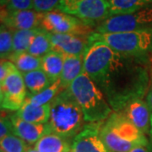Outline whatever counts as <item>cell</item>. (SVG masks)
Listing matches in <instances>:
<instances>
[{
  "mask_svg": "<svg viewBox=\"0 0 152 152\" xmlns=\"http://www.w3.org/2000/svg\"><path fill=\"white\" fill-rule=\"evenodd\" d=\"M84 72L102 92L113 112L144 98L149 86L146 57L120 53L102 42H89Z\"/></svg>",
  "mask_w": 152,
  "mask_h": 152,
  "instance_id": "obj_1",
  "label": "cell"
},
{
  "mask_svg": "<svg viewBox=\"0 0 152 152\" xmlns=\"http://www.w3.org/2000/svg\"><path fill=\"white\" fill-rule=\"evenodd\" d=\"M100 136L111 152H127L150 143L147 136L122 112H113L103 122Z\"/></svg>",
  "mask_w": 152,
  "mask_h": 152,
  "instance_id": "obj_2",
  "label": "cell"
},
{
  "mask_svg": "<svg viewBox=\"0 0 152 152\" xmlns=\"http://www.w3.org/2000/svg\"><path fill=\"white\" fill-rule=\"evenodd\" d=\"M85 118L81 108L70 89H64L53 99L50 107L48 125L52 133L70 140L84 128Z\"/></svg>",
  "mask_w": 152,
  "mask_h": 152,
  "instance_id": "obj_3",
  "label": "cell"
},
{
  "mask_svg": "<svg viewBox=\"0 0 152 152\" xmlns=\"http://www.w3.org/2000/svg\"><path fill=\"white\" fill-rule=\"evenodd\" d=\"M69 89L86 123L103 122L113 113V111L101 90L85 72L71 84Z\"/></svg>",
  "mask_w": 152,
  "mask_h": 152,
  "instance_id": "obj_4",
  "label": "cell"
},
{
  "mask_svg": "<svg viewBox=\"0 0 152 152\" xmlns=\"http://www.w3.org/2000/svg\"><path fill=\"white\" fill-rule=\"evenodd\" d=\"M89 42H102L116 52L129 56L146 57L152 53V28L129 32L92 33Z\"/></svg>",
  "mask_w": 152,
  "mask_h": 152,
  "instance_id": "obj_5",
  "label": "cell"
},
{
  "mask_svg": "<svg viewBox=\"0 0 152 152\" xmlns=\"http://www.w3.org/2000/svg\"><path fill=\"white\" fill-rule=\"evenodd\" d=\"M57 10L76 17L92 27H96L110 17L107 0H60Z\"/></svg>",
  "mask_w": 152,
  "mask_h": 152,
  "instance_id": "obj_6",
  "label": "cell"
},
{
  "mask_svg": "<svg viewBox=\"0 0 152 152\" xmlns=\"http://www.w3.org/2000/svg\"><path fill=\"white\" fill-rule=\"evenodd\" d=\"M152 28V4L136 12L108 17L96 27L97 33L129 32Z\"/></svg>",
  "mask_w": 152,
  "mask_h": 152,
  "instance_id": "obj_7",
  "label": "cell"
},
{
  "mask_svg": "<svg viewBox=\"0 0 152 152\" xmlns=\"http://www.w3.org/2000/svg\"><path fill=\"white\" fill-rule=\"evenodd\" d=\"M41 27L52 34H70L85 37L95 32L92 26L58 10L45 13Z\"/></svg>",
  "mask_w": 152,
  "mask_h": 152,
  "instance_id": "obj_8",
  "label": "cell"
},
{
  "mask_svg": "<svg viewBox=\"0 0 152 152\" xmlns=\"http://www.w3.org/2000/svg\"><path fill=\"white\" fill-rule=\"evenodd\" d=\"M26 90L23 75L16 69L4 83L0 84L1 109L13 112L19 111L27 98Z\"/></svg>",
  "mask_w": 152,
  "mask_h": 152,
  "instance_id": "obj_9",
  "label": "cell"
},
{
  "mask_svg": "<svg viewBox=\"0 0 152 152\" xmlns=\"http://www.w3.org/2000/svg\"><path fill=\"white\" fill-rule=\"evenodd\" d=\"M103 122L89 123L85 125L72 140L73 152H111L100 136Z\"/></svg>",
  "mask_w": 152,
  "mask_h": 152,
  "instance_id": "obj_10",
  "label": "cell"
},
{
  "mask_svg": "<svg viewBox=\"0 0 152 152\" xmlns=\"http://www.w3.org/2000/svg\"><path fill=\"white\" fill-rule=\"evenodd\" d=\"M44 14L34 10H8L2 8L1 21L10 30H33L41 27Z\"/></svg>",
  "mask_w": 152,
  "mask_h": 152,
  "instance_id": "obj_11",
  "label": "cell"
},
{
  "mask_svg": "<svg viewBox=\"0 0 152 152\" xmlns=\"http://www.w3.org/2000/svg\"><path fill=\"white\" fill-rule=\"evenodd\" d=\"M122 112L145 135L150 136L152 129V113L143 98H137L131 101L125 106Z\"/></svg>",
  "mask_w": 152,
  "mask_h": 152,
  "instance_id": "obj_12",
  "label": "cell"
},
{
  "mask_svg": "<svg viewBox=\"0 0 152 152\" xmlns=\"http://www.w3.org/2000/svg\"><path fill=\"white\" fill-rule=\"evenodd\" d=\"M53 50L64 56L84 55L89 46V37L70 34L50 33Z\"/></svg>",
  "mask_w": 152,
  "mask_h": 152,
  "instance_id": "obj_13",
  "label": "cell"
},
{
  "mask_svg": "<svg viewBox=\"0 0 152 152\" xmlns=\"http://www.w3.org/2000/svg\"><path fill=\"white\" fill-rule=\"evenodd\" d=\"M10 118L13 126V134L20 138L28 145H35L42 137L51 133L48 124H37L29 123L21 119L15 113L11 115Z\"/></svg>",
  "mask_w": 152,
  "mask_h": 152,
  "instance_id": "obj_14",
  "label": "cell"
},
{
  "mask_svg": "<svg viewBox=\"0 0 152 152\" xmlns=\"http://www.w3.org/2000/svg\"><path fill=\"white\" fill-rule=\"evenodd\" d=\"M84 72V55L64 56V67L60 76L61 86L64 90Z\"/></svg>",
  "mask_w": 152,
  "mask_h": 152,
  "instance_id": "obj_15",
  "label": "cell"
},
{
  "mask_svg": "<svg viewBox=\"0 0 152 152\" xmlns=\"http://www.w3.org/2000/svg\"><path fill=\"white\" fill-rule=\"evenodd\" d=\"M50 107L51 103L37 106L26 101L21 108L17 111L15 114L21 119L29 123L45 124L48 123L50 118Z\"/></svg>",
  "mask_w": 152,
  "mask_h": 152,
  "instance_id": "obj_16",
  "label": "cell"
},
{
  "mask_svg": "<svg viewBox=\"0 0 152 152\" xmlns=\"http://www.w3.org/2000/svg\"><path fill=\"white\" fill-rule=\"evenodd\" d=\"M34 146L39 152H69L71 150L69 140L52 132L42 137Z\"/></svg>",
  "mask_w": 152,
  "mask_h": 152,
  "instance_id": "obj_17",
  "label": "cell"
},
{
  "mask_svg": "<svg viewBox=\"0 0 152 152\" xmlns=\"http://www.w3.org/2000/svg\"><path fill=\"white\" fill-rule=\"evenodd\" d=\"M23 79L29 93L27 96H35L43 91L52 85V80L42 69L22 74Z\"/></svg>",
  "mask_w": 152,
  "mask_h": 152,
  "instance_id": "obj_18",
  "label": "cell"
},
{
  "mask_svg": "<svg viewBox=\"0 0 152 152\" xmlns=\"http://www.w3.org/2000/svg\"><path fill=\"white\" fill-rule=\"evenodd\" d=\"M64 60V56L53 50L42 58V69L48 75L53 83L60 79Z\"/></svg>",
  "mask_w": 152,
  "mask_h": 152,
  "instance_id": "obj_19",
  "label": "cell"
},
{
  "mask_svg": "<svg viewBox=\"0 0 152 152\" xmlns=\"http://www.w3.org/2000/svg\"><path fill=\"white\" fill-rule=\"evenodd\" d=\"M110 16L136 12L145 6L152 4V0H107Z\"/></svg>",
  "mask_w": 152,
  "mask_h": 152,
  "instance_id": "obj_20",
  "label": "cell"
},
{
  "mask_svg": "<svg viewBox=\"0 0 152 152\" xmlns=\"http://www.w3.org/2000/svg\"><path fill=\"white\" fill-rule=\"evenodd\" d=\"M51 51H53V44L50 33L41 27L33 38L27 53L38 58H42Z\"/></svg>",
  "mask_w": 152,
  "mask_h": 152,
  "instance_id": "obj_21",
  "label": "cell"
},
{
  "mask_svg": "<svg viewBox=\"0 0 152 152\" xmlns=\"http://www.w3.org/2000/svg\"><path fill=\"white\" fill-rule=\"evenodd\" d=\"M21 74L42 69V58H38L29 53L12 54L9 58Z\"/></svg>",
  "mask_w": 152,
  "mask_h": 152,
  "instance_id": "obj_22",
  "label": "cell"
},
{
  "mask_svg": "<svg viewBox=\"0 0 152 152\" xmlns=\"http://www.w3.org/2000/svg\"><path fill=\"white\" fill-rule=\"evenodd\" d=\"M40 28L13 31V54H20L28 52L33 38L37 34Z\"/></svg>",
  "mask_w": 152,
  "mask_h": 152,
  "instance_id": "obj_23",
  "label": "cell"
},
{
  "mask_svg": "<svg viewBox=\"0 0 152 152\" xmlns=\"http://www.w3.org/2000/svg\"><path fill=\"white\" fill-rule=\"evenodd\" d=\"M64 89L61 86V81L60 79L57 81L52 83V85L48 87L43 91L37 94L35 96H27L26 100L30 103L37 105V106H43L47 104L51 103L58 94H59Z\"/></svg>",
  "mask_w": 152,
  "mask_h": 152,
  "instance_id": "obj_24",
  "label": "cell"
},
{
  "mask_svg": "<svg viewBox=\"0 0 152 152\" xmlns=\"http://www.w3.org/2000/svg\"><path fill=\"white\" fill-rule=\"evenodd\" d=\"M13 54V30L1 24L0 28V57L1 59H9Z\"/></svg>",
  "mask_w": 152,
  "mask_h": 152,
  "instance_id": "obj_25",
  "label": "cell"
},
{
  "mask_svg": "<svg viewBox=\"0 0 152 152\" xmlns=\"http://www.w3.org/2000/svg\"><path fill=\"white\" fill-rule=\"evenodd\" d=\"M28 146L26 142L13 134L0 140V152H26Z\"/></svg>",
  "mask_w": 152,
  "mask_h": 152,
  "instance_id": "obj_26",
  "label": "cell"
},
{
  "mask_svg": "<svg viewBox=\"0 0 152 152\" xmlns=\"http://www.w3.org/2000/svg\"><path fill=\"white\" fill-rule=\"evenodd\" d=\"M60 0H34V10L48 13L57 10Z\"/></svg>",
  "mask_w": 152,
  "mask_h": 152,
  "instance_id": "obj_27",
  "label": "cell"
},
{
  "mask_svg": "<svg viewBox=\"0 0 152 152\" xmlns=\"http://www.w3.org/2000/svg\"><path fill=\"white\" fill-rule=\"evenodd\" d=\"M4 8L8 10H34V0H9Z\"/></svg>",
  "mask_w": 152,
  "mask_h": 152,
  "instance_id": "obj_28",
  "label": "cell"
},
{
  "mask_svg": "<svg viewBox=\"0 0 152 152\" xmlns=\"http://www.w3.org/2000/svg\"><path fill=\"white\" fill-rule=\"evenodd\" d=\"M16 66L10 60H2L0 64V84L4 83L13 72L16 70Z\"/></svg>",
  "mask_w": 152,
  "mask_h": 152,
  "instance_id": "obj_29",
  "label": "cell"
},
{
  "mask_svg": "<svg viewBox=\"0 0 152 152\" xmlns=\"http://www.w3.org/2000/svg\"><path fill=\"white\" fill-rule=\"evenodd\" d=\"M13 134L10 116H2L0 119V140Z\"/></svg>",
  "mask_w": 152,
  "mask_h": 152,
  "instance_id": "obj_30",
  "label": "cell"
},
{
  "mask_svg": "<svg viewBox=\"0 0 152 152\" xmlns=\"http://www.w3.org/2000/svg\"><path fill=\"white\" fill-rule=\"evenodd\" d=\"M127 152H152V143L150 141V143L146 145L135 147Z\"/></svg>",
  "mask_w": 152,
  "mask_h": 152,
  "instance_id": "obj_31",
  "label": "cell"
},
{
  "mask_svg": "<svg viewBox=\"0 0 152 152\" xmlns=\"http://www.w3.org/2000/svg\"><path fill=\"white\" fill-rule=\"evenodd\" d=\"M146 103L148 104L152 113V87L149 90V91L146 94Z\"/></svg>",
  "mask_w": 152,
  "mask_h": 152,
  "instance_id": "obj_32",
  "label": "cell"
},
{
  "mask_svg": "<svg viewBox=\"0 0 152 152\" xmlns=\"http://www.w3.org/2000/svg\"><path fill=\"white\" fill-rule=\"evenodd\" d=\"M26 152H39V151H38L37 150V149L35 148V146L31 147V146H30V145H29V146H28V148H27V150H26Z\"/></svg>",
  "mask_w": 152,
  "mask_h": 152,
  "instance_id": "obj_33",
  "label": "cell"
},
{
  "mask_svg": "<svg viewBox=\"0 0 152 152\" xmlns=\"http://www.w3.org/2000/svg\"><path fill=\"white\" fill-rule=\"evenodd\" d=\"M9 3V0H0V4H1V7L2 8H4Z\"/></svg>",
  "mask_w": 152,
  "mask_h": 152,
  "instance_id": "obj_34",
  "label": "cell"
},
{
  "mask_svg": "<svg viewBox=\"0 0 152 152\" xmlns=\"http://www.w3.org/2000/svg\"><path fill=\"white\" fill-rule=\"evenodd\" d=\"M69 152H73V151H72V150H70V151H69Z\"/></svg>",
  "mask_w": 152,
  "mask_h": 152,
  "instance_id": "obj_35",
  "label": "cell"
}]
</instances>
